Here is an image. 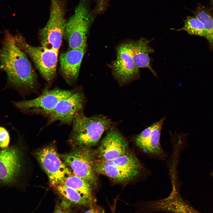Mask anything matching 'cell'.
<instances>
[{
  "label": "cell",
  "mask_w": 213,
  "mask_h": 213,
  "mask_svg": "<svg viewBox=\"0 0 213 213\" xmlns=\"http://www.w3.org/2000/svg\"><path fill=\"white\" fill-rule=\"evenodd\" d=\"M59 155L74 174L84 180L92 186L96 185L97 179L94 169L96 159L94 152L91 147H74L70 153Z\"/></svg>",
  "instance_id": "obj_8"
},
{
  "label": "cell",
  "mask_w": 213,
  "mask_h": 213,
  "mask_svg": "<svg viewBox=\"0 0 213 213\" xmlns=\"http://www.w3.org/2000/svg\"><path fill=\"white\" fill-rule=\"evenodd\" d=\"M116 202V201H114V204L113 206H110L111 213H116L115 211Z\"/></svg>",
  "instance_id": "obj_26"
},
{
  "label": "cell",
  "mask_w": 213,
  "mask_h": 213,
  "mask_svg": "<svg viewBox=\"0 0 213 213\" xmlns=\"http://www.w3.org/2000/svg\"><path fill=\"white\" fill-rule=\"evenodd\" d=\"M195 16L203 23L206 30L205 38L207 40L209 50L213 51V14L209 8L200 4L192 11Z\"/></svg>",
  "instance_id": "obj_18"
},
{
  "label": "cell",
  "mask_w": 213,
  "mask_h": 213,
  "mask_svg": "<svg viewBox=\"0 0 213 213\" xmlns=\"http://www.w3.org/2000/svg\"><path fill=\"white\" fill-rule=\"evenodd\" d=\"M13 38L16 45L30 57L42 77L51 83L56 75L59 52L31 46L19 34L13 36Z\"/></svg>",
  "instance_id": "obj_6"
},
{
  "label": "cell",
  "mask_w": 213,
  "mask_h": 213,
  "mask_svg": "<svg viewBox=\"0 0 213 213\" xmlns=\"http://www.w3.org/2000/svg\"><path fill=\"white\" fill-rule=\"evenodd\" d=\"M76 90L62 89L55 88L45 89L35 99L13 102L16 108L26 114H37L45 117L61 100L72 95Z\"/></svg>",
  "instance_id": "obj_7"
},
{
  "label": "cell",
  "mask_w": 213,
  "mask_h": 213,
  "mask_svg": "<svg viewBox=\"0 0 213 213\" xmlns=\"http://www.w3.org/2000/svg\"><path fill=\"white\" fill-rule=\"evenodd\" d=\"M89 0H79L73 14L67 21L64 35L70 49L86 47L88 32L94 19Z\"/></svg>",
  "instance_id": "obj_3"
},
{
  "label": "cell",
  "mask_w": 213,
  "mask_h": 213,
  "mask_svg": "<svg viewBox=\"0 0 213 213\" xmlns=\"http://www.w3.org/2000/svg\"><path fill=\"white\" fill-rule=\"evenodd\" d=\"M211 175L212 176H213V171L211 172Z\"/></svg>",
  "instance_id": "obj_28"
},
{
  "label": "cell",
  "mask_w": 213,
  "mask_h": 213,
  "mask_svg": "<svg viewBox=\"0 0 213 213\" xmlns=\"http://www.w3.org/2000/svg\"><path fill=\"white\" fill-rule=\"evenodd\" d=\"M36 156L53 187L62 183L73 173L60 157L54 144L40 150Z\"/></svg>",
  "instance_id": "obj_9"
},
{
  "label": "cell",
  "mask_w": 213,
  "mask_h": 213,
  "mask_svg": "<svg viewBox=\"0 0 213 213\" xmlns=\"http://www.w3.org/2000/svg\"><path fill=\"white\" fill-rule=\"evenodd\" d=\"M109 0H97L95 12L101 14L106 10L108 4Z\"/></svg>",
  "instance_id": "obj_24"
},
{
  "label": "cell",
  "mask_w": 213,
  "mask_h": 213,
  "mask_svg": "<svg viewBox=\"0 0 213 213\" xmlns=\"http://www.w3.org/2000/svg\"><path fill=\"white\" fill-rule=\"evenodd\" d=\"M0 67L7 74L8 85L21 93H36L39 88L37 75L26 54L16 45L13 36L7 30L0 49Z\"/></svg>",
  "instance_id": "obj_1"
},
{
  "label": "cell",
  "mask_w": 213,
  "mask_h": 213,
  "mask_svg": "<svg viewBox=\"0 0 213 213\" xmlns=\"http://www.w3.org/2000/svg\"><path fill=\"white\" fill-rule=\"evenodd\" d=\"M61 184L75 190L85 198L92 201L96 202L93 194V186L73 173Z\"/></svg>",
  "instance_id": "obj_20"
},
{
  "label": "cell",
  "mask_w": 213,
  "mask_h": 213,
  "mask_svg": "<svg viewBox=\"0 0 213 213\" xmlns=\"http://www.w3.org/2000/svg\"><path fill=\"white\" fill-rule=\"evenodd\" d=\"M18 143L0 148V189L19 185L23 167L22 148Z\"/></svg>",
  "instance_id": "obj_4"
},
{
  "label": "cell",
  "mask_w": 213,
  "mask_h": 213,
  "mask_svg": "<svg viewBox=\"0 0 213 213\" xmlns=\"http://www.w3.org/2000/svg\"><path fill=\"white\" fill-rule=\"evenodd\" d=\"M150 40L144 38L128 43L131 56L137 67L139 69L146 68L155 75L156 74L151 67L149 54L154 52L149 45Z\"/></svg>",
  "instance_id": "obj_17"
},
{
  "label": "cell",
  "mask_w": 213,
  "mask_h": 213,
  "mask_svg": "<svg viewBox=\"0 0 213 213\" xmlns=\"http://www.w3.org/2000/svg\"><path fill=\"white\" fill-rule=\"evenodd\" d=\"M164 118L145 129L135 138L136 145L145 152L156 155H162L163 150L160 143L161 130Z\"/></svg>",
  "instance_id": "obj_14"
},
{
  "label": "cell",
  "mask_w": 213,
  "mask_h": 213,
  "mask_svg": "<svg viewBox=\"0 0 213 213\" xmlns=\"http://www.w3.org/2000/svg\"><path fill=\"white\" fill-rule=\"evenodd\" d=\"M83 213H105L104 209L102 207L94 204L88 208V209Z\"/></svg>",
  "instance_id": "obj_25"
},
{
  "label": "cell",
  "mask_w": 213,
  "mask_h": 213,
  "mask_svg": "<svg viewBox=\"0 0 213 213\" xmlns=\"http://www.w3.org/2000/svg\"><path fill=\"white\" fill-rule=\"evenodd\" d=\"M85 98L83 92L78 90L71 96L60 101L44 117L47 118L46 126L59 121L60 125H70L79 112L83 111Z\"/></svg>",
  "instance_id": "obj_11"
},
{
  "label": "cell",
  "mask_w": 213,
  "mask_h": 213,
  "mask_svg": "<svg viewBox=\"0 0 213 213\" xmlns=\"http://www.w3.org/2000/svg\"><path fill=\"white\" fill-rule=\"evenodd\" d=\"M10 141L8 132L4 128L0 126V148L8 147L10 145Z\"/></svg>",
  "instance_id": "obj_22"
},
{
  "label": "cell",
  "mask_w": 213,
  "mask_h": 213,
  "mask_svg": "<svg viewBox=\"0 0 213 213\" xmlns=\"http://www.w3.org/2000/svg\"><path fill=\"white\" fill-rule=\"evenodd\" d=\"M136 213L163 212L169 213H200L183 199L176 187L167 197L150 201H139L135 205Z\"/></svg>",
  "instance_id": "obj_10"
},
{
  "label": "cell",
  "mask_w": 213,
  "mask_h": 213,
  "mask_svg": "<svg viewBox=\"0 0 213 213\" xmlns=\"http://www.w3.org/2000/svg\"><path fill=\"white\" fill-rule=\"evenodd\" d=\"M128 142L117 130L109 131L101 141L98 149L99 159L112 160L124 154L128 150Z\"/></svg>",
  "instance_id": "obj_13"
},
{
  "label": "cell",
  "mask_w": 213,
  "mask_h": 213,
  "mask_svg": "<svg viewBox=\"0 0 213 213\" xmlns=\"http://www.w3.org/2000/svg\"><path fill=\"white\" fill-rule=\"evenodd\" d=\"M53 213H71V212L69 204L66 202H63L56 206Z\"/></svg>",
  "instance_id": "obj_23"
},
{
  "label": "cell",
  "mask_w": 213,
  "mask_h": 213,
  "mask_svg": "<svg viewBox=\"0 0 213 213\" xmlns=\"http://www.w3.org/2000/svg\"><path fill=\"white\" fill-rule=\"evenodd\" d=\"M53 187L57 194L62 198L74 205L88 208L96 203L85 198L77 191L64 185L60 184Z\"/></svg>",
  "instance_id": "obj_19"
},
{
  "label": "cell",
  "mask_w": 213,
  "mask_h": 213,
  "mask_svg": "<svg viewBox=\"0 0 213 213\" xmlns=\"http://www.w3.org/2000/svg\"><path fill=\"white\" fill-rule=\"evenodd\" d=\"M210 7L209 9L213 13V0H210Z\"/></svg>",
  "instance_id": "obj_27"
},
{
  "label": "cell",
  "mask_w": 213,
  "mask_h": 213,
  "mask_svg": "<svg viewBox=\"0 0 213 213\" xmlns=\"http://www.w3.org/2000/svg\"><path fill=\"white\" fill-rule=\"evenodd\" d=\"M117 50L116 59L111 67L115 78L123 85L137 78L139 70L131 56L128 43L122 44Z\"/></svg>",
  "instance_id": "obj_12"
},
{
  "label": "cell",
  "mask_w": 213,
  "mask_h": 213,
  "mask_svg": "<svg viewBox=\"0 0 213 213\" xmlns=\"http://www.w3.org/2000/svg\"><path fill=\"white\" fill-rule=\"evenodd\" d=\"M86 47L70 49L59 56L60 70L66 82L71 84L77 80Z\"/></svg>",
  "instance_id": "obj_16"
},
{
  "label": "cell",
  "mask_w": 213,
  "mask_h": 213,
  "mask_svg": "<svg viewBox=\"0 0 213 213\" xmlns=\"http://www.w3.org/2000/svg\"><path fill=\"white\" fill-rule=\"evenodd\" d=\"M96 172L108 177L114 182L126 184L137 177L141 171L127 168L116 165L111 160L99 159L94 164Z\"/></svg>",
  "instance_id": "obj_15"
},
{
  "label": "cell",
  "mask_w": 213,
  "mask_h": 213,
  "mask_svg": "<svg viewBox=\"0 0 213 213\" xmlns=\"http://www.w3.org/2000/svg\"><path fill=\"white\" fill-rule=\"evenodd\" d=\"M111 124V121L106 116L99 115L87 117L83 111L80 112L72 121L69 141L74 147L95 146Z\"/></svg>",
  "instance_id": "obj_2"
},
{
  "label": "cell",
  "mask_w": 213,
  "mask_h": 213,
  "mask_svg": "<svg viewBox=\"0 0 213 213\" xmlns=\"http://www.w3.org/2000/svg\"><path fill=\"white\" fill-rule=\"evenodd\" d=\"M184 30L189 34L205 38L206 30L202 22L195 17L187 16L183 27L177 30Z\"/></svg>",
  "instance_id": "obj_21"
},
{
  "label": "cell",
  "mask_w": 213,
  "mask_h": 213,
  "mask_svg": "<svg viewBox=\"0 0 213 213\" xmlns=\"http://www.w3.org/2000/svg\"><path fill=\"white\" fill-rule=\"evenodd\" d=\"M65 12L64 0H51L49 19L40 32L42 46L59 52L67 22Z\"/></svg>",
  "instance_id": "obj_5"
}]
</instances>
